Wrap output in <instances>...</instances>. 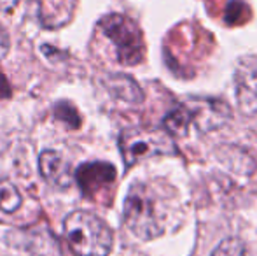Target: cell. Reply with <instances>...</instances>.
<instances>
[{"mask_svg": "<svg viewBox=\"0 0 257 256\" xmlns=\"http://www.w3.org/2000/svg\"><path fill=\"white\" fill-rule=\"evenodd\" d=\"M177 216L180 212L175 202L149 183H135L126 195L124 223L142 240L163 235L170 226L177 225Z\"/></svg>", "mask_w": 257, "mask_h": 256, "instance_id": "6da1fadb", "label": "cell"}, {"mask_svg": "<svg viewBox=\"0 0 257 256\" xmlns=\"http://www.w3.org/2000/svg\"><path fill=\"white\" fill-rule=\"evenodd\" d=\"M63 233L77 256H108L114 235L102 218L88 211H74L65 218Z\"/></svg>", "mask_w": 257, "mask_h": 256, "instance_id": "7a4b0ae2", "label": "cell"}, {"mask_svg": "<svg viewBox=\"0 0 257 256\" xmlns=\"http://www.w3.org/2000/svg\"><path fill=\"white\" fill-rule=\"evenodd\" d=\"M229 111L219 100H191L175 107L165 118V130L177 137H186L191 127L208 132L227 121Z\"/></svg>", "mask_w": 257, "mask_h": 256, "instance_id": "3957f363", "label": "cell"}, {"mask_svg": "<svg viewBox=\"0 0 257 256\" xmlns=\"http://www.w3.org/2000/svg\"><path fill=\"white\" fill-rule=\"evenodd\" d=\"M100 30L114 44L117 60L122 65H137L144 58V37L132 18L112 13L100 20Z\"/></svg>", "mask_w": 257, "mask_h": 256, "instance_id": "277c9868", "label": "cell"}, {"mask_svg": "<svg viewBox=\"0 0 257 256\" xmlns=\"http://www.w3.org/2000/svg\"><path fill=\"white\" fill-rule=\"evenodd\" d=\"M119 147L126 167L156 154H175L172 139L159 130H126L119 139Z\"/></svg>", "mask_w": 257, "mask_h": 256, "instance_id": "5b68a950", "label": "cell"}, {"mask_svg": "<svg viewBox=\"0 0 257 256\" xmlns=\"http://www.w3.org/2000/svg\"><path fill=\"white\" fill-rule=\"evenodd\" d=\"M74 176L82 195L95 198L100 192L110 188V185L115 181V168L107 161H89L82 163L74 172Z\"/></svg>", "mask_w": 257, "mask_h": 256, "instance_id": "8992f818", "label": "cell"}, {"mask_svg": "<svg viewBox=\"0 0 257 256\" xmlns=\"http://www.w3.org/2000/svg\"><path fill=\"white\" fill-rule=\"evenodd\" d=\"M39 170L42 178L56 188H68L72 183V167L60 153L53 149H46L39 156Z\"/></svg>", "mask_w": 257, "mask_h": 256, "instance_id": "52a82bcc", "label": "cell"}, {"mask_svg": "<svg viewBox=\"0 0 257 256\" xmlns=\"http://www.w3.org/2000/svg\"><path fill=\"white\" fill-rule=\"evenodd\" d=\"M107 88L110 90V93L114 97L121 100H126V102H133L139 104L144 100V95L140 92V88L137 86V82L133 79H130L128 75L122 74H115L110 75L107 79Z\"/></svg>", "mask_w": 257, "mask_h": 256, "instance_id": "ba28073f", "label": "cell"}, {"mask_svg": "<svg viewBox=\"0 0 257 256\" xmlns=\"http://www.w3.org/2000/svg\"><path fill=\"white\" fill-rule=\"evenodd\" d=\"M21 205V193L13 183L0 181V211L16 212Z\"/></svg>", "mask_w": 257, "mask_h": 256, "instance_id": "9c48e42d", "label": "cell"}, {"mask_svg": "<svg viewBox=\"0 0 257 256\" xmlns=\"http://www.w3.org/2000/svg\"><path fill=\"white\" fill-rule=\"evenodd\" d=\"M53 113L56 116V120L63 121L68 128L75 130L81 127V114H79V111L70 102H56Z\"/></svg>", "mask_w": 257, "mask_h": 256, "instance_id": "30bf717a", "label": "cell"}, {"mask_svg": "<svg viewBox=\"0 0 257 256\" xmlns=\"http://www.w3.org/2000/svg\"><path fill=\"white\" fill-rule=\"evenodd\" d=\"M210 256H248V254L247 249H245V244L240 239L229 237V239H224Z\"/></svg>", "mask_w": 257, "mask_h": 256, "instance_id": "8fae6325", "label": "cell"}, {"mask_svg": "<svg viewBox=\"0 0 257 256\" xmlns=\"http://www.w3.org/2000/svg\"><path fill=\"white\" fill-rule=\"evenodd\" d=\"M11 93H13V90H11L9 81H7L6 75L0 72V100H2V99H9Z\"/></svg>", "mask_w": 257, "mask_h": 256, "instance_id": "7c38bea8", "label": "cell"}, {"mask_svg": "<svg viewBox=\"0 0 257 256\" xmlns=\"http://www.w3.org/2000/svg\"><path fill=\"white\" fill-rule=\"evenodd\" d=\"M18 2H20V0H0V7H2V9H11V7H14Z\"/></svg>", "mask_w": 257, "mask_h": 256, "instance_id": "4fadbf2b", "label": "cell"}]
</instances>
